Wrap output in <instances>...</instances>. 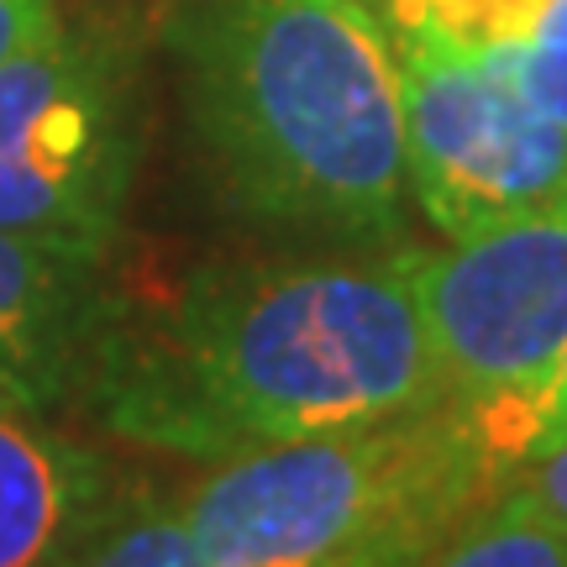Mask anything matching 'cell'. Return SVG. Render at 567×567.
Instances as JSON below:
<instances>
[{
  "label": "cell",
  "mask_w": 567,
  "mask_h": 567,
  "mask_svg": "<svg viewBox=\"0 0 567 567\" xmlns=\"http://www.w3.org/2000/svg\"><path fill=\"white\" fill-rule=\"evenodd\" d=\"M442 400L410 243L205 258L153 295L111 284L69 389L105 436L205 467Z\"/></svg>",
  "instance_id": "obj_1"
},
{
  "label": "cell",
  "mask_w": 567,
  "mask_h": 567,
  "mask_svg": "<svg viewBox=\"0 0 567 567\" xmlns=\"http://www.w3.org/2000/svg\"><path fill=\"white\" fill-rule=\"evenodd\" d=\"M210 195L274 247H394L405 116L394 32L363 0H174L158 21Z\"/></svg>",
  "instance_id": "obj_2"
},
{
  "label": "cell",
  "mask_w": 567,
  "mask_h": 567,
  "mask_svg": "<svg viewBox=\"0 0 567 567\" xmlns=\"http://www.w3.org/2000/svg\"><path fill=\"white\" fill-rule=\"evenodd\" d=\"M457 400L210 463L184 488L205 567H415L499 488Z\"/></svg>",
  "instance_id": "obj_3"
},
{
  "label": "cell",
  "mask_w": 567,
  "mask_h": 567,
  "mask_svg": "<svg viewBox=\"0 0 567 567\" xmlns=\"http://www.w3.org/2000/svg\"><path fill=\"white\" fill-rule=\"evenodd\" d=\"M142 38L105 6L69 11L0 63V231L101 252L142 158Z\"/></svg>",
  "instance_id": "obj_4"
},
{
  "label": "cell",
  "mask_w": 567,
  "mask_h": 567,
  "mask_svg": "<svg viewBox=\"0 0 567 567\" xmlns=\"http://www.w3.org/2000/svg\"><path fill=\"white\" fill-rule=\"evenodd\" d=\"M400 63L405 184L425 226L452 243L567 195V126L530 101L488 48L389 27Z\"/></svg>",
  "instance_id": "obj_5"
},
{
  "label": "cell",
  "mask_w": 567,
  "mask_h": 567,
  "mask_svg": "<svg viewBox=\"0 0 567 567\" xmlns=\"http://www.w3.org/2000/svg\"><path fill=\"white\" fill-rule=\"evenodd\" d=\"M410 289L446 400L478 425L505 415L567 347V195L452 243H410Z\"/></svg>",
  "instance_id": "obj_6"
},
{
  "label": "cell",
  "mask_w": 567,
  "mask_h": 567,
  "mask_svg": "<svg viewBox=\"0 0 567 567\" xmlns=\"http://www.w3.org/2000/svg\"><path fill=\"white\" fill-rule=\"evenodd\" d=\"M122 473L42 394L0 379V567H63Z\"/></svg>",
  "instance_id": "obj_7"
},
{
  "label": "cell",
  "mask_w": 567,
  "mask_h": 567,
  "mask_svg": "<svg viewBox=\"0 0 567 567\" xmlns=\"http://www.w3.org/2000/svg\"><path fill=\"white\" fill-rule=\"evenodd\" d=\"M111 258L0 231V379L69 410L80 358L111 295Z\"/></svg>",
  "instance_id": "obj_8"
},
{
  "label": "cell",
  "mask_w": 567,
  "mask_h": 567,
  "mask_svg": "<svg viewBox=\"0 0 567 567\" xmlns=\"http://www.w3.org/2000/svg\"><path fill=\"white\" fill-rule=\"evenodd\" d=\"M63 567H205L184 520V499L122 484Z\"/></svg>",
  "instance_id": "obj_9"
},
{
  "label": "cell",
  "mask_w": 567,
  "mask_h": 567,
  "mask_svg": "<svg viewBox=\"0 0 567 567\" xmlns=\"http://www.w3.org/2000/svg\"><path fill=\"white\" fill-rule=\"evenodd\" d=\"M415 567H567V526L505 509L494 494Z\"/></svg>",
  "instance_id": "obj_10"
},
{
  "label": "cell",
  "mask_w": 567,
  "mask_h": 567,
  "mask_svg": "<svg viewBox=\"0 0 567 567\" xmlns=\"http://www.w3.org/2000/svg\"><path fill=\"white\" fill-rule=\"evenodd\" d=\"M421 27L467 48H567V0H436Z\"/></svg>",
  "instance_id": "obj_11"
},
{
  "label": "cell",
  "mask_w": 567,
  "mask_h": 567,
  "mask_svg": "<svg viewBox=\"0 0 567 567\" xmlns=\"http://www.w3.org/2000/svg\"><path fill=\"white\" fill-rule=\"evenodd\" d=\"M478 431H484V442H488V452H494L499 473L520 467L542 442H551L557 431H567V347H563V358H557V368L542 379L536 394H526L520 405H509L505 415L484 421ZM499 484H505V478H499Z\"/></svg>",
  "instance_id": "obj_12"
},
{
  "label": "cell",
  "mask_w": 567,
  "mask_h": 567,
  "mask_svg": "<svg viewBox=\"0 0 567 567\" xmlns=\"http://www.w3.org/2000/svg\"><path fill=\"white\" fill-rule=\"evenodd\" d=\"M494 499L505 509L567 526V431H557L551 442H542L520 467H509L505 484L494 488Z\"/></svg>",
  "instance_id": "obj_13"
},
{
  "label": "cell",
  "mask_w": 567,
  "mask_h": 567,
  "mask_svg": "<svg viewBox=\"0 0 567 567\" xmlns=\"http://www.w3.org/2000/svg\"><path fill=\"white\" fill-rule=\"evenodd\" d=\"M509 69V80L547 111L551 122L567 126V48H488Z\"/></svg>",
  "instance_id": "obj_14"
},
{
  "label": "cell",
  "mask_w": 567,
  "mask_h": 567,
  "mask_svg": "<svg viewBox=\"0 0 567 567\" xmlns=\"http://www.w3.org/2000/svg\"><path fill=\"white\" fill-rule=\"evenodd\" d=\"M69 0H0V63L63 17Z\"/></svg>",
  "instance_id": "obj_15"
},
{
  "label": "cell",
  "mask_w": 567,
  "mask_h": 567,
  "mask_svg": "<svg viewBox=\"0 0 567 567\" xmlns=\"http://www.w3.org/2000/svg\"><path fill=\"white\" fill-rule=\"evenodd\" d=\"M363 6H373L389 27H421V21L431 17V6H436V0H363Z\"/></svg>",
  "instance_id": "obj_16"
}]
</instances>
